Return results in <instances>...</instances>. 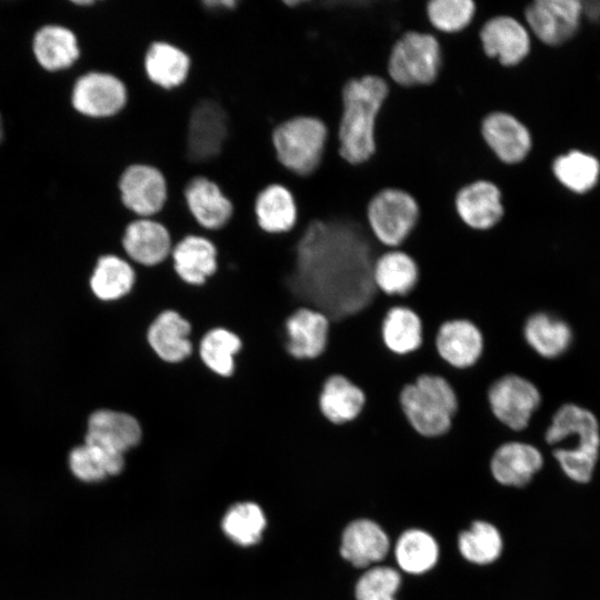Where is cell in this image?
<instances>
[{"label": "cell", "instance_id": "cell-11", "mask_svg": "<svg viewBox=\"0 0 600 600\" xmlns=\"http://www.w3.org/2000/svg\"><path fill=\"white\" fill-rule=\"evenodd\" d=\"M120 201L136 218H153L168 199V182L161 170L148 163L129 164L118 180Z\"/></svg>", "mask_w": 600, "mask_h": 600}, {"label": "cell", "instance_id": "cell-14", "mask_svg": "<svg viewBox=\"0 0 600 600\" xmlns=\"http://www.w3.org/2000/svg\"><path fill=\"white\" fill-rule=\"evenodd\" d=\"M142 440V428L132 414L111 408L92 410L86 420L84 442L127 454Z\"/></svg>", "mask_w": 600, "mask_h": 600}, {"label": "cell", "instance_id": "cell-34", "mask_svg": "<svg viewBox=\"0 0 600 600\" xmlns=\"http://www.w3.org/2000/svg\"><path fill=\"white\" fill-rule=\"evenodd\" d=\"M240 338L226 328H213L200 340L198 354L207 369L214 374L229 378L234 372V357L240 352Z\"/></svg>", "mask_w": 600, "mask_h": 600}, {"label": "cell", "instance_id": "cell-7", "mask_svg": "<svg viewBox=\"0 0 600 600\" xmlns=\"http://www.w3.org/2000/svg\"><path fill=\"white\" fill-rule=\"evenodd\" d=\"M441 49L432 33L408 31L393 44L388 59V79L403 88L424 87L438 78Z\"/></svg>", "mask_w": 600, "mask_h": 600}, {"label": "cell", "instance_id": "cell-35", "mask_svg": "<svg viewBox=\"0 0 600 600\" xmlns=\"http://www.w3.org/2000/svg\"><path fill=\"white\" fill-rule=\"evenodd\" d=\"M394 556L407 573L421 574L434 567L439 556L434 538L420 529H409L397 540Z\"/></svg>", "mask_w": 600, "mask_h": 600}, {"label": "cell", "instance_id": "cell-25", "mask_svg": "<svg viewBox=\"0 0 600 600\" xmlns=\"http://www.w3.org/2000/svg\"><path fill=\"white\" fill-rule=\"evenodd\" d=\"M213 242L200 234H188L172 246L171 261L179 279L188 286H203L218 269Z\"/></svg>", "mask_w": 600, "mask_h": 600}, {"label": "cell", "instance_id": "cell-39", "mask_svg": "<svg viewBox=\"0 0 600 600\" xmlns=\"http://www.w3.org/2000/svg\"><path fill=\"white\" fill-rule=\"evenodd\" d=\"M401 584L399 572L389 567L367 570L356 584L357 600H394Z\"/></svg>", "mask_w": 600, "mask_h": 600}, {"label": "cell", "instance_id": "cell-26", "mask_svg": "<svg viewBox=\"0 0 600 600\" xmlns=\"http://www.w3.org/2000/svg\"><path fill=\"white\" fill-rule=\"evenodd\" d=\"M134 283L133 264L114 253L99 256L88 277L90 293L102 303L122 300L132 291Z\"/></svg>", "mask_w": 600, "mask_h": 600}, {"label": "cell", "instance_id": "cell-28", "mask_svg": "<svg viewBox=\"0 0 600 600\" xmlns=\"http://www.w3.org/2000/svg\"><path fill=\"white\" fill-rule=\"evenodd\" d=\"M190 67L188 53L163 40L152 41L143 57V70L148 80L163 90L181 87L188 79Z\"/></svg>", "mask_w": 600, "mask_h": 600}, {"label": "cell", "instance_id": "cell-15", "mask_svg": "<svg viewBox=\"0 0 600 600\" xmlns=\"http://www.w3.org/2000/svg\"><path fill=\"white\" fill-rule=\"evenodd\" d=\"M172 240L167 227L153 218H136L123 231L121 247L132 264L151 268L170 258Z\"/></svg>", "mask_w": 600, "mask_h": 600}, {"label": "cell", "instance_id": "cell-18", "mask_svg": "<svg viewBox=\"0 0 600 600\" xmlns=\"http://www.w3.org/2000/svg\"><path fill=\"white\" fill-rule=\"evenodd\" d=\"M543 463L544 457L537 444L511 440L493 451L489 471L502 486L524 487L541 470Z\"/></svg>", "mask_w": 600, "mask_h": 600}, {"label": "cell", "instance_id": "cell-31", "mask_svg": "<svg viewBox=\"0 0 600 600\" xmlns=\"http://www.w3.org/2000/svg\"><path fill=\"white\" fill-rule=\"evenodd\" d=\"M364 403L363 391L342 374H332L327 378L319 394L320 412L334 426L356 420Z\"/></svg>", "mask_w": 600, "mask_h": 600}, {"label": "cell", "instance_id": "cell-13", "mask_svg": "<svg viewBox=\"0 0 600 600\" xmlns=\"http://www.w3.org/2000/svg\"><path fill=\"white\" fill-rule=\"evenodd\" d=\"M481 136L496 158L509 166L523 162L533 147L529 128L514 116L497 111L481 122Z\"/></svg>", "mask_w": 600, "mask_h": 600}, {"label": "cell", "instance_id": "cell-16", "mask_svg": "<svg viewBox=\"0 0 600 600\" xmlns=\"http://www.w3.org/2000/svg\"><path fill=\"white\" fill-rule=\"evenodd\" d=\"M522 337L537 357L553 362L569 351L573 342V330L557 311L538 310L526 318Z\"/></svg>", "mask_w": 600, "mask_h": 600}, {"label": "cell", "instance_id": "cell-2", "mask_svg": "<svg viewBox=\"0 0 600 600\" xmlns=\"http://www.w3.org/2000/svg\"><path fill=\"white\" fill-rule=\"evenodd\" d=\"M389 93V81L378 76L349 80L342 89V113L338 126L340 156L352 164L374 152L378 114Z\"/></svg>", "mask_w": 600, "mask_h": 600}, {"label": "cell", "instance_id": "cell-21", "mask_svg": "<svg viewBox=\"0 0 600 600\" xmlns=\"http://www.w3.org/2000/svg\"><path fill=\"white\" fill-rule=\"evenodd\" d=\"M31 53L36 63L47 72L72 68L81 57L77 33L62 24H44L31 39Z\"/></svg>", "mask_w": 600, "mask_h": 600}, {"label": "cell", "instance_id": "cell-24", "mask_svg": "<svg viewBox=\"0 0 600 600\" xmlns=\"http://www.w3.org/2000/svg\"><path fill=\"white\" fill-rule=\"evenodd\" d=\"M436 350L450 367L459 370L468 369L481 357L483 338L478 327L471 321L449 320L438 329Z\"/></svg>", "mask_w": 600, "mask_h": 600}, {"label": "cell", "instance_id": "cell-40", "mask_svg": "<svg viewBox=\"0 0 600 600\" xmlns=\"http://www.w3.org/2000/svg\"><path fill=\"white\" fill-rule=\"evenodd\" d=\"M584 20L600 23V1H583Z\"/></svg>", "mask_w": 600, "mask_h": 600}, {"label": "cell", "instance_id": "cell-20", "mask_svg": "<svg viewBox=\"0 0 600 600\" xmlns=\"http://www.w3.org/2000/svg\"><path fill=\"white\" fill-rule=\"evenodd\" d=\"M550 173L566 193L587 196L600 184V158L579 147L563 149L551 159Z\"/></svg>", "mask_w": 600, "mask_h": 600}, {"label": "cell", "instance_id": "cell-41", "mask_svg": "<svg viewBox=\"0 0 600 600\" xmlns=\"http://www.w3.org/2000/svg\"><path fill=\"white\" fill-rule=\"evenodd\" d=\"M3 138H4V120L0 111V143L2 142Z\"/></svg>", "mask_w": 600, "mask_h": 600}, {"label": "cell", "instance_id": "cell-5", "mask_svg": "<svg viewBox=\"0 0 600 600\" xmlns=\"http://www.w3.org/2000/svg\"><path fill=\"white\" fill-rule=\"evenodd\" d=\"M511 17L523 21L533 40L544 48H566L584 21L582 0H512Z\"/></svg>", "mask_w": 600, "mask_h": 600}, {"label": "cell", "instance_id": "cell-9", "mask_svg": "<svg viewBox=\"0 0 600 600\" xmlns=\"http://www.w3.org/2000/svg\"><path fill=\"white\" fill-rule=\"evenodd\" d=\"M418 219L419 207L414 198L396 188L379 191L367 208V220L372 233L390 249L403 243Z\"/></svg>", "mask_w": 600, "mask_h": 600}, {"label": "cell", "instance_id": "cell-1", "mask_svg": "<svg viewBox=\"0 0 600 600\" xmlns=\"http://www.w3.org/2000/svg\"><path fill=\"white\" fill-rule=\"evenodd\" d=\"M542 439L550 447L573 441L570 447L554 448L552 456L571 480L579 483L590 481L600 450V423L593 411L574 402L554 407Z\"/></svg>", "mask_w": 600, "mask_h": 600}, {"label": "cell", "instance_id": "cell-33", "mask_svg": "<svg viewBox=\"0 0 600 600\" xmlns=\"http://www.w3.org/2000/svg\"><path fill=\"white\" fill-rule=\"evenodd\" d=\"M381 336L390 352L407 356L422 344V322L413 310L396 306L387 312L382 321Z\"/></svg>", "mask_w": 600, "mask_h": 600}, {"label": "cell", "instance_id": "cell-30", "mask_svg": "<svg viewBox=\"0 0 600 600\" xmlns=\"http://www.w3.org/2000/svg\"><path fill=\"white\" fill-rule=\"evenodd\" d=\"M254 214L259 228L269 234L291 231L298 218L292 192L281 183H270L254 199Z\"/></svg>", "mask_w": 600, "mask_h": 600}, {"label": "cell", "instance_id": "cell-12", "mask_svg": "<svg viewBox=\"0 0 600 600\" xmlns=\"http://www.w3.org/2000/svg\"><path fill=\"white\" fill-rule=\"evenodd\" d=\"M484 54L504 68L522 63L530 54L533 38L519 18L498 16L483 23L479 32Z\"/></svg>", "mask_w": 600, "mask_h": 600}, {"label": "cell", "instance_id": "cell-6", "mask_svg": "<svg viewBox=\"0 0 600 600\" xmlns=\"http://www.w3.org/2000/svg\"><path fill=\"white\" fill-rule=\"evenodd\" d=\"M326 123L314 117L297 116L278 123L271 133L278 162L289 172L307 177L320 166L328 142Z\"/></svg>", "mask_w": 600, "mask_h": 600}, {"label": "cell", "instance_id": "cell-27", "mask_svg": "<svg viewBox=\"0 0 600 600\" xmlns=\"http://www.w3.org/2000/svg\"><path fill=\"white\" fill-rule=\"evenodd\" d=\"M389 548V538L378 523L358 519L343 530L340 553L352 566L364 568L381 561Z\"/></svg>", "mask_w": 600, "mask_h": 600}, {"label": "cell", "instance_id": "cell-29", "mask_svg": "<svg viewBox=\"0 0 600 600\" xmlns=\"http://www.w3.org/2000/svg\"><path fill=\"white\" fill-rule=\"evenodd\" d=\"M126 463V454L91 442L82 441L68 453L71 474L83 483L116 477L124 470Z\"/></svg>", "mask_w": 600, "mask_h": 600}, {"label": "cell", "instance_id": "cell-17", "mask_svg": "<svg viewBox=\"0 0 600 600\" xmlns=\"http://www.w3.org/2000/svg\"><path fill=\"white\" fill-rule=\"evenodd\" d=\"M329 318L314 309H296L284 321L286 351L296 360H314L327 349Z\"/></svg>", "mask_w": 600, "mask_h": 600}, {"label": "cell", "instance_id": "cell-23", "mask_svg": "<svg viewBox=\"0 0 600 600\" xmlns=\"http://www.w3.org/2000/svg\"><path fill=\"white\" fill-rule=\"evenodd\" d=\"M191 324L174 310H164L150 323L147 342L163 362L176 364L188 359L194 351L190 340Z\"/></svg>", "mask_w": 600, "mask_h": 600}, {"label": "cell", "instance_id": "cell-38", "mask_svg": "<svg viewBox=\"0 0 600 600\" xmlns=\"http://www.w3.org/2000/svg\"><path fill=\"white\" fill-rule=\"evenodd\" d=\"M476 14V0H428L427 17L433 30L456 34L466 30Z\"/></svg>", "mask_w": 600, "mask_h": 600}, {"label": "cell", "instance_id": "cell-36", "mask_svg": "<svg viewBox=\"0 0 600 600\" xmlns=\"http://www.w3.org/2000/svg\"><path fill=\"white\" fill-rule=\"evenodd\" d=\"M458 548L467 561L489 564L500 557L502 539L493 524L478 520L459 534Z\"/></svg>", "mask_w": 600, "mask_h": 600}, {"label": "cell", "instance_id": "cell-3", "mask_svg": "<svg viewBox=\"0 0 600 600\" xmlns=\"http://www.w3.org/2000/svg\"><path fill=\"white\" fill-rule=\"evenodd\" d=\"M188 80L194 91L184 136V156L194 167L216 159L229 136L228 110L203 69L191 61Z\"/></svg>", "mask_w": 600, "mask_h": 600}, {"label": "cell", "instance_id": "cell-4", "mask_svg": "<svg viewBox=\"0 0 600 600\" xmlns=\"http://www.w3.org/2000/svg\"><path fill=\"white\" fill-rule=\"evenodd\" d=\"M399 401L411 428L424 438L444 436L458 409L453 388L437 374H421L406 384Z\"/></svg>", "mask_w": 600, "mask_h": 600}, {"label": "cell", "instance_id": "cell-37", "mask_svg": "<svg viewBox=\"0 0 600 600\" xmlns=\"http://www.w3.org/2000/svg\"><path fill=\"white\" fill-rule=\"evenodd\" d=\"M266 528V518L261 508L252 502L232 506L222 519L224 533L240 546L257 543Z\"/></svg>", "mask_w": 600, "mask_h": 600}, {"label": "cell", "instance_id": "cell-32", "mask_svg": "<svg viewBox=\"0 0 600 600\" xmlns=\"http://www.w3.org/2000/svg\"><path fill=\"white\" fill-rule=\"evenodd\" d=\"M373 280L381 293L388 297H406L418 283V266L409 254L393 248L377 259Z\"/></svg>", "mask_w": 600, "mask_h": 600}, {"label": "cell", "instance_id": "cell-19", "mask_svg": "<svg viewBox=\"0 0 600 600\" xmlns=\"http://www.w3.org/2000/svg\"><path fill=\"white\" fill-rule=\"evenodd\" d=\"M183 198L190 214L203 230H220L232 217L231 200L219 184L208 177H191L183 187Z\"/></svg>", "mask_w": 600, "mask_h": 600}, {"label": "cell", "instance_id": "cell-22", "mask_svg": "<svg viewBox=\"0 0 600 600\" xmlns=\"http://www.w3.org/2000/svg\"><path fill=\"white\" fill-rule=\"evenodd\" d=\"M456 211L469 228L486 231L503 217L499 188L488 180H476L462 187L456 194Z\"/></svg>", "mask_w": 600, "mask_h": 600}, {"label": "cell", "instance_id": "cell-8", "mask_svg": "<svg viewBox=\"0 0 600 600\" xmlns=\"http://www.w3.org/2000/svg\"><path fill=\"white\" fill-rule=\"evenodd\" d=\"M488 402L493 417L510 431L527 430L540 410L543 397L540 389L529 379L508 373L491 383Z\"/></svg>", "mask_w": 600, "mask_h": 600}, {"label": "cell", "instance_id": "cell-10", "mask_svg": "<svg viewBox=\"0 0 600 600\" xmlns=\"http://www.w3.org/2000/svg\"><path fill=\"white\" fill-rule=\"evenodd\" d=\"M128 102L124 82L113 73L88 70L72 83L71 108L92 120L110 119L119 114Z\"/></svg>", "mask_w": 600, "mask_h": 600}]
</instances>
